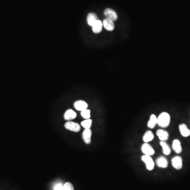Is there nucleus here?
<instances>
[{
    "mask_svg": "<svg viewBox=\"0 0 190 190\" xmlns=\"http://www.w3.org/2000/svg\"><path fill=\"white\" fill-rule=\"evenodd\" d=\"M81 126L85 129H89L91 128L92 124V120L91 119H86V120L81 122Z\"/></svg>",
    "mask_w": 190,
    "mask_h": 190,
    "instance_id": "20",
    "label": "nucleus"
},
{
    "mask_svg": "<svg viewBox=\"0 0 190 190\" xmlns=\"http://www.w3.org/2000/svg\"><path fill=\"white\" fill-rule=\"evenodd\" d=\"M74 107L77 110L82 111L85 109H87L88 104L85 101L78 100L74 102Z\"/></svg>",
    "mask_w": 190,
    "mask_h": 190,
    "instance_id": "10",
    "label": "nucleus"
},
{
    "mask_svg": "<svg viewBox=\"0 0 190 190\" xmlns=\"http://www.w3.org/2000/svg\"><path fill=\"white\" fill-rule=\"evenodd\" d=\"M141 150L145 155L152 156L155 154V151L153 147L148 143H144L141 146Z\"/></svg>",
    "mask_w": 190,
    "mask_h": 190,
    "instance_id": "4",
    "label": "nucleus"
},
{
    "mask_svg": "<svg viewBox=\"0 0 190 190\" xmlns=\"http://www.w3.org/2000/svg\"><path fill=\"white\" fill-rule=\"evenodd\" d=\"M154 138V135L153 132L150 130H148L145 133L143 137V139L145 143H148L149 142L153 141Z\"/></svg>",
    "mask_w": 190,
    "mask_h": 190,
    "instance_id": "17",
    "label": "nucleus"
},
{
    "mask_svg": "<svg viewBox=\"0 0 190 190\" xmlns=\"http://www.w3.org/2000/svg\"><path fill=\"white\" fill-rule=\"evenodd\" d=\"M54 190H63V186L61 183L57 184L54 187Z\"/></svg>",
    "mask_w": 190,
    "mask_h": 190,
    "instance_id": "23",
    "label": "nucleus"
},
{
    "mask_svg": "<svg viewBox=\"0 0 190 190\" xmlns=\"http://www.w3.org/2000/svg\"><path fill=\"white\" fill-rule=\"evenodd\" d=\"M102 22L98 19L97 21L94 23L92 27L93 31L95 33H99L102 31Z\"/></svg>",
    "mask_w": 190,
    "mask_h": 190,
    "instance_id": "12",
    "label": "nucleus"
},
{
    "mask_svg": "<svg viewBox=\"0 0 190 190\" xmlns=\"http://www.w3.org/2000/svg\"><path fill=\"white\" fill-rule=\"evenodd\" d=\"M98 20L97 15L94 13H90L88 14L87 18V21L88 25L90 26H93L94 23Z\"/></svg>",
    "mask_w": 190,
    "mask_h": 190,
    "instance_id": "18",
    "label": "nucleus"
},
{
    "mask_svg": "<svg viewBox=\"0 0 190 190\" xmlns=\"http://www.w3.org/2000/svg\"><path fill=\"white\" fill-rule=\"evenodd\" d=\"M160 145L162 146L163 152L165 155H169L171 154V149L169 148V146L167 145V143L165 141H161Z\"/></svg>",
    "mask_w": 190,
    "mask_h": 190,
    "instance_id": "19",
    "label": "nucleus"
},
{
    "mask_svg": "<svg viewBox=\"0 0 190 190\" xmlns=\"http://www.w3.org/2000/svg\"><path fill=\"white\" fill-rule=\"evenodd\" d=\"M171 122V117L169 113L163 112L158 117V124L163 128L167 127Z\"/></svg>",
    "mask_w": 190,
    "mask_h": 190,
    "instance_id": "1",
    "label": "nucleus"
},
{
    "mask_svg": "<svg viewBox=\"0 0 190 190\" xmlns=\"http://www.w3.org/2000/svg\"><path fill=\"white\" fill-rule=\"evenodd\" d=\"M65 127L68 130L74 132H79L81 130L80 126L78 123L72 122H68L65 124Z\"/></svg>",
    "mask_w": 190,
    "mask_h": 190,
    "instance_id": "3",
    "label": "nucleus"
},
{
    "mask_svg": "<svg viewBox=\"0 0 190 190\" xmlns=\"http://www.w3.org/2000/svg\"><path fill=\"white\" fill-rule=\"evenodd\" d=\"M141 160L143 162L145 163V164L146 165V169L148 171H152L154 166V162L153 161L152 158H151V156L144 155L142 156L141 157Z\"/></svg>",
    "mask_w": 190,
    "mask_h": 190,
    "instance_id": "2",
    "label": "nucleus"
},
{
    "mask_svg": "<svg viewBox=\"0 0 190 190\" xmlns=\"http://www.w3.org/2000/svg\"><path fill=\"white\" fill-rule=\"evenodd\" d=\"M77 117L76 113L72 109H68L65 112L64 118L66 121H71Z\"/></svg>",
    "mask_w": 190,
    "mask_h": 190,
    "instance_id": "14",
    "label": "nucleus"
},
{
    "mask_svg": "<svg viewBox=\"0 0 190 190\" xmlns=\"http://www.w3.org/2000/svg\"><path fill=\"white\" fill-rule=\"evenodd\" d=\"M172 164L174 169H181L183 167V159L180 156H175L172 160Z\"/></svg>",
    "mask_w": 190,
    "mask_h": 190,
    "instance_id": "5",
    "label": "nucleus"
},
{
    "mask_svg": "<svg viewBox=\"0 0 190 190\" xmlns=\"http://www.w3.org/2000/svg\"><path fill=\"white\" fill-rule=\"evenodd\" d=\"M81 115L83 118L85 119H90L91 118V110L89 109H85L81 111Z\"/></svg>",
    "mask_w": 190,
    "mask_h": 190,
    "instance_id": "21",
    "label": "nucleus"
},
{
    "mask_svg": "<svg viewBox=\"0 0 190 190\" xmlns=\"http://www.w3.org/2000/svg\"><path fill=\"white\" fill-rule=\"evenodd\" d=\"M92 135V132L91 128L85 129L82 133V138L84 142L86 144H90L91 143V138Z\"/></svg>",
    "mask_w": 190,
    "mask_h": 190,
    "instance_id": "8",
    "label": "nucleus"
},
{
    "mask_svg": "<svg viewBox=\"0 0 190 190\" xmlns=\"http://www.w3.org/2000/svg\"><path fill=\"white\" fill-rule=\"evenodd\" d=\"M103 26L104 28L106 29L107 30L109 31H112L115 29V25H114V21L111 20L110 19H104L103 22H102Z\"/></svg>",
    "mask_w": 190,
    "mask_h": 190,
    "instance_id": "9",
    "label": "nucleus"
},
{
    "mask_svg": "<svg viewBox=\"0 0 190 190\" xmlns=\"http://www.w3.org/2000/svg\"><path fill=\"white\" fill-rule=\"evenodd\" d=\"M156 135L161 141H165L169 138V134L167 131L163 130H158Z\"/></svg>",
    "mask_w": 190,
    "mask_h": 190,
    "instance_id": "7",
    "label": "nucleus"
},
{
    "mask_svg": "<svg viewBox=\"0 0 190 190\" xmlns=\"http://www.w3.org/2000/svg\"><path fill=\"white\" fill-rule=\"evenodd\" d=\"M158 124V118L154 114L151 115L147 123L148 127L153 129L155 127L156 125Z\"/></svg>",
    "mask_w": 190,
    "mask_h": 190,
    "instance_id": "16",
    "label": "nucleus"
},
{
    "mask_svg": "<svg viewBox=\"0 0 190 190\" xmlns=\"http://www.w3.org/2000/svg\"><path fill=\"white\" fill-rule=\"evenodd\" d=\"M156 163L158 166L161 168L165 169L168 166V162L166 158L163 156H160L156 160Z\"/></svg>",
    "mask_w": 190,
    "mask_h": 190,
    "instance_id": "13",
    "label": "nucleus"
},
{
    "mask_svg": "<svg viewBox=\"0 0 190 190\" xmlns=\"http://www.w3.org/2000/svg\"><path fill=\"white\" fill-rule=\"evenodd\" d=\"M104 15L107 19H110L113 21L116 20L118 18L116 11L110 8H108L105 10Z\"/></svg>",
    "mask_w": 190,
    "mask_h": 190,
    "instance_id": "6",
    "label": "nucleus"
},
{
    "mask_svg": "<svg viewBox=\"0 0 190 190\" xmlns=\"http://www.w3.org/2000/svg\"><path fill=\"white\" fill-rule=\"evenodd\" d=\"M172 148L177 154H180L182 152L181 142L178 139H175L173 141L172 143Z\"/></svg>",
    "mask_w": 190,
    "mask_h": 190,
    "instance_id": "15",
    "label": "nucleus"
},
{
    "mask_svg": "<svg viewBox=\"0 0 190 190\" xmlns=\"http://www.w3.org/2000/svg\"><path fill=\"white\" fill-rule=\"evenodd\" d=\"M63 190H74V187L70 182H66L63 185Z\"/></svg>",
    "mask_w": 190,
    "mask_h": 190,
    "instance_id": "22",
    "label": "nucleus"
},
{
    "mask_svg": "<svg viewBox=\"0 0 190 190\" xmlns=\"http://www.w3.org/2000/svg\"><path fill=\"white\" fill-rule=\"evenodd\" d=\"M179 130L181 134L183 137H187L190 136V130L185 124H181L179 125Z\"/></svg>",
    "mask_w": 190,
    "mask_h": 190,
    "instance_id": "11",
    "label": "nucleus"
}]
</instances>
